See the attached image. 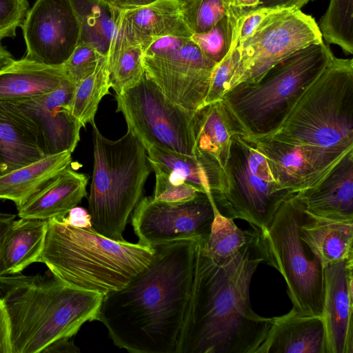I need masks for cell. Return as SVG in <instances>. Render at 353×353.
Instances as JSON below:
<instances>
[{
  "mask_svg": "<svg viewBox=\"0 0 353 353\" xmlns=\"http://www.w3.org/2000/svg\"><path fill=\"white\" fill-rule=\"evenodd\" d=\"M211 194L200 192L195 198L167 203L141 198L132 216L139 243L150 247L179 240L206 242L214 217Z\"/></svg>",
  "mask_w": 353,
  "mask_h": 353,
  "instance_id": "cell-13",
  "label": "cell"
},
{
  "mask_svg": "<svg viewBox=\"0 0 353 353\" xmlns=\"http://www.w3.org/2000/svg\"><path fill=\"white\" fill-rule=\"evenodd\" d=\"M192 35L178 1L157 0L138 8H117L115 29L111 41L137 45L143 50L155 38H190Z\"/></svg>",
  "mask_w": 353,
  "mask_h": 353,
  "instance_id": "cell-18",
  "label": "cell"
},
{
  "mask_svg": "<svg viewBox=\"0 0 353 353\" xmlns=\"http://www.w3.org/2000/svg\"><path fill=\"white\" fill-rule=\"evenodd\" d=\"M299 232L323 266L353 257V221L318 218L306 212Z\"/></svg>",
  "mask_w": 353,
  "mask_h": 353,
  "instance_id": "cell-27",
  "label": "cell"
},
{
  "mask_svg": "<svg viewBox=\"0 0 353 353\" xmlns=\"http://www.w3.org/2000/svg\"><path fill=\"white\" fill-rule=\"evenodd\" d=\"M272 319L268 334L256 353H328L321 316L302 314L292 308Z\"/></svg>",
  "mask_w": 353,
  "mask_h": 353,
  "instance_id": "cell-22",
  "label": "cell"
},
{
  "mask_svg": "<svg viewBox=\"0 0 353 353\" xmlns=\"http://www.w3.org/2000/svg\"><path fill=\"white\" fill-rule=\"evenodd\" d=\"M197 242L153 246L150 263L122 288L103 296L97 321L119 348L175 353L192 288Z\"/></svg>",
  "mask_w": 353,
  "mask_h": 353,
  "instance_id": "cell-2",
  "label": "cell"
},
{
  "mask_svg": "<svg viewBox=\"0 0 353 353\" xmlns=\"http://www.w3.org/2000/svg\"><path fill=\"white\" fill-rule=\"evenodd\" d=\"M152 247L110 239L94 228L48 221L39 263L64 283L103 296L126 285L151 261Z\"/></svg>",
  "mask_w": 353,
  "mask_h": 353,
  "instance_id": "cell-4",
  "label": "cell"
},
{
  "mask_svg": "<svg viewBox=\"0 0 353 353\" xmlns=\"http://www.w3.org/2000/svg\"><path fill=\"white\" fill-rule=\"evenodd\" d=\"M306 211L295 195L285 201L270 225L260 231L265 261L283 276L294 308L322 316L324 266L301 239Z\"/></svg>",
  "mask_w": 353,
  "mask_h": 353,
  "instance_id": "cell-8",
  "label": "cell"
},
{
  "mask_svg": "<svg viewBox=\"0 0 353 353\" xmlns=\"http://www.w3.org/2000/svg\"><path fill=\"white\" fill-rule=\"evenodd\" d=\"M318 26L327 43L353 53V0H330Z\"/></svg>",
  "mask_w": 353,
  "mask_h": 353,
  "instance_id": "cell-33",
  "label": "cell"
},
{
  "mask_svg": "<svg viewBox=\"0 0 353 353\" xmlns=\"http://www.w3.org/2000/svg\"><path fill=\"white\" fill-rule=\"evenodd\" d=\"M66 79L61 66L23 57L0 72V101L17 102L48 94Z\"/></svg>",
  "mask_w": 353,
  "mask_h": 353,
  "instance_id": "cell-25",
  "label": "cell"
},
{
  "mask_svg": "<svg viewBox=\"0 0 353 353\" xmlns=\"http://www.w3.org/2000/svg\"><path fill=\"white\" fill-rule=\"evenodd\" d=\"M92 126L94 165L88 196L93 228L114 241H125L123 233L130 216L141 199L150 172L143 144L127 130L110 140Z\"/></svg>",
  "mask_w": 353,
  "mask_h": 353,
  "instance_id": "cell-7",
  "label": "cell"
},
{
  "mask_svg": "<svg viewBox=\"0 0 353 353\" xmlns=\"http://www.w3.org/2000/svg\"><path fill=\"white\" fill-rule=\"evenodd\" d=\"M225 12L234 30L240 18L245 14L258 8L259 0H221Z\"/></svg>",
  "mask_w": 353,
  "mask_h": 353,
  "instance_id": "cell-41",
  "label": "cell"
},
{
  "mask_svg": "<svg viewBox=\"0 0 353 353\" xmlns=\"http://www.w3.org/2000/svg\"><path fill=\"white\" fill-rule=\"evenodd\" d=\"M353 257L324 266L322 318L328 353H353Z\"/></svg>",
  "mask_w": 353,
  "mask_h": 353,
  "instance_id": "cell-17",
  "label": "cell"
},
{
  "mask_svg": "<svg viewBox=\"0 0 353 353\" xmlns=\"http://www.w3.org/2000/svg\"><path fill=\"white\" fill-rule=\"evenodd\" d=\"M2 299V293H1V289H0V299Z\"/></svg>",
  "mask_w": 353,
  "mask_h": 353,
  "instance_id": "cell-48",
  "label": "cell"
},
{
  "mask_svg": "<svg viewBox=\"0 0 353 353\" xmlns=\"http://www.w3.org/2000/svg\"><path fill=\"white\" fill-rule=\"evenodd\" d=\"M88 176L70 166L17 207L22 219L48 221L65 217L87 196Z\"/></svg>",
  "mask_w": 353,
  "mask_h": 353,
  "instance_id": "cell-23",
  "label": "cell"
},
{
  "mask_svg": "<svg viewBox=\"0 0 353 353\" xmlns=\"http://www.w3.org/2000/svg\"><path fill=\"white\" fill-rule=\"evenodd\" d=\"M327 153L353 150V60L334 55L271 137Z\"/></svg>",
  "mask_w": 353,
  "mask_h": 353,
  "instance_id": "cell-6",
  "label": "cell"
},
{
  "mask_svg": "<svg viewBox=\"0 0 353 353\" xmlns=\"http://www.w3.org/2000/svg\"><path fill=\"white\" fill-rule=\"evenodd\" d=\"M249 139L264 154L274 181L294 193L316 185L347 154L327 153L270 138Z\"/></svg>",
  "mask_w": 353,
  "mask_h": 353,
  "instance_id": "cell-15",
  "label": "cell"
},
{
  "mask_svg": "<svg viewBox=\"0 0 353 353\" xmlns=\"http://www.w3.org/2000/svg\"><path fill=\"white\" fill-rule=\"evenodd\" d=\"M177 1L181 5V6H183L185 5L190 3V2L193 1L194 0H177Z\"/></svg>",
  "mask_w": 353,
  "mask_h": 353,
  "instance_id": "cell-47",
  "label": "cell"
},
{
  "mask_svg": "<svg viewBox=\"0 0 353 353\" xmlns=\"http://www.w3.org/2000/svg\"><path fill=\"white\" fill-rule=\"evenodd\" d=\"M281 10L283 9L258 7L242 16L234 30L229 53L232 52L239 43L251 37L266 17Z\"/></svg>",
  "mask_w": 353,
  "mask_h": 353,
  "instance_id": "cell-40",
  "label": "cell"
},
{
  "mask_svg": "<svg viewBox=\"0 0 353 353\" xmlns=\"http://www.w3.org/2000/svg\"><path fill=\"white\" fill-rule=\"evenodd\" d=\"M295 197L314 216L336 221H353V150L349 152L316 185Z\"/></svg>",
  "mask_w": 353,
  "mask_h": 353,
  "instance_id": "cell-19",
  "label": "cell"
},
{
  "mask_svg": "<svg viewBox=\"0 0 353 353\" xmlns=\"http://www.w3.org/2000/svg\"><path fill=\"white\" fill-rule=\"evenodd\" d=\"M220 192L212 199L220 212L248 222L261 231L281 204L294 196L274 179L267 160L245 134L232 137Z\"/></svg>",
  "mask_w": 353,
  "mask_h": 353,
  "instance_id": "cell-9",
  "label": "cell"
},
{
  "mask_svg": "<svg viewBox=\"0 0 353 353\" xmlns=\"http://www.w3.org/2000/svg\"><path fill=\"white\" fill-rule=\"evenodd\" d=\"M0 289L10 319L12 353L72 352L71 339L97 319L103 297L52 274L1 276Z\"/></svg>",
  "mask_w": 353,
  "mask_h": 353,
  "instance_id": "cell-3",
  "label": "cell"
},
{
  "mask_svg": "<svg viewBox=\"0 0 353 353\" xmlns=\"http://www.w3.org/2000/svg\"><path fill=\"white\" fill-rule=\"evenodd\" d=\"M144 148L150 167L155 166L181 176L201 193L213 196L221 192L223 169L211 157L198 152L196 156H189L156 145Z\"/></svg>",
  "mask_w": 353,
  "mask_h": 353,
  "instance_id": "cell-24",
  "label": "cell"
},
{
  "mask_svg": "<svg viewBox=\"0 0 353 353\" xmlns=\"http://www.w3.org/2000/svg\"><path fill=\"white\" fill-rule=\"evenodd\" d=\"M156 183L153 199L167 203H179L195 198L200 192L181 176L157 167L151 166Z\"/></svg>",
  "mask_w": 353,
  "mask_h": 353,
  "instance_id": "cell-36",
  "label": "cell"
},
{
  "mask_svg": "<svg viewBox=\"0 0 353 353\" xmlns=\"http://www.w3.org/2000/svg\"><path fill=\"white\" fill-rule=\"evenodd\" d=\"M182 8L192 34L208 31L225 15L221 0H194Z\"/></svg>",
  "mask_w": 353,
  "mask_h": 353,
  "instance_id": "cell-35",
  "label": "cell"
},
{
  "mask_svg": "<svg viewBox=\"0 0 353 353\" xmlns=\"http://www.w3.org/2000/svg\"><path fill=\"white\" fill-rule=\"evenodd\" d=\"M14 61L12 54L0 43V72L12 65Z\"/></svg>",
  "mask_w": 353,
  "mask_h": 353,
  "instance_id": "cell-46",
  "label": "cell"
},
{
  "mask_svg": "<svg viewBox=\"0 0 353 353\" xmlns=\"http://www.w3.org/2000/svg\"><path fill=\"white\" fill-rule=\"evenodd\" d=\"M14 218L0 213V277L39 263L44 246L48 221Z\"/></svg>",
  "mask_w": 353,
  "mask_h": 353,
  "instance_id": "cell-20",
  "label": "cell"
},
{
  "mask_svg": "<svg viewBox=\"0 0 353 353\" xmlns=\"http://www.w3.org/2000/svg\"><path fill=\"white\" fill-rule=\"evenodd\" d=\"M321 41L314 19L301 10L283 9L268 16L251 37L237 46L239 63L227 91L240 83L257 81L294 52Z\"/></svg>",
  "mask_w": 353,
  "mask_h": 353,
  "instance_id": "cell-12",
  "label": "cell"
},
{
  "mask_svg": "<svg viewBox=\"0 0 353 353\" xmlns=\"http://www.w3.org/2000/svg\"><path fill=\"white\" fill-rule=\"evenodd\" d=\"M105 1H108L110 3H111V1H112V0H105Z\"/></svg>",
  "mask_w": 353,
  "mask_h": 353,
  "instance_id": "cell-49",
  "label": "cell"
},
{
  "mask_svg": "<svg viewBox=\"0 0 353 353\" xmlns=\"http://www.w3.org/2000/svg\"><path fill=\"white\" fill-rule=\"evenodd\" d=\"M75 84L67 78L53 91L16 103L36 124L44 154L72 153L83 125L73 115L70 103Z\"/></svg>",
  "mask_w": 353,
  "mask_h": 353,
  "instance_id": "cell-16",
  "label": "cell"
},
{
  "mask_svg": "<svg viewBox=\"0 0 353 353\" xmlns=\"http://www.w3.org/2000/svg\"><path fill=\"white\" fill-rule=\"evenodd\" d=\"M29 10L28 0H0V41L16 36Z\"/></svg>",
  "mask_w": 353,
  "mask_h": 353,
  "instance_id": "cell-39",
  "label": "cell"
},
{
  "mask_svg": "<svg viewBox=\"0 0 353 353\" xmlns=\"http://www.w3.org/2000/svg\"><path fill=\"white\" fill-rule=\"evenodd\" d=\"M45 156L34 122L16 103L0 101V176Z\"/></svg>",
  "mask_w": 353,
  "mask_h": 353,
  "instance_id": "cell-21",
  "label": "cell"
},
{
  "mask_svg": "<svg viewBox=\"0 0 353 353\" xmlns=\"http://www.w3.org/2000/svg\"><path fill=\"white\" fill-rule=\"evenodd\" d=\"M259 7L281 8L288 10H301L308 2L314 0H259Z\"/></svg>",
  "mask_w": 353,
  "mask_h": 353,
  "instance_id": "cell-44",
  "label": "cell"
},
{
  "mask_svg": "<svg viewBox=\"0 0 353 353\" xmlns=\"http://www.w3.org/2000/svg\"><path fill=\"white\" fill-rule=\"evenodd\" d=\"M143 50L137 45L111 41L107 54L110 87L116 94L134 86L145 74Z\"/></svg>",
  "mask_w": 353,
  "mask_h": 353,
  "instance_id": "cell-30",
  "label": "cell"
},
{
  "mask_svg": "<svg viewBox=\"0 0 353 353\" xmlns=\"http://www.w3.org/2000/svg\"><path fill=\"white\" fill-rule=\"evenodd\" d=\"M196 245L191 292L175 353H256L272 318L252 308V276L265 261L260 231L232 257L218 263Z\"/></svg>",
  "mask_w": 353,
  "mask_h": 353,
  "instance_id": "cell-1",
  "label": "cell"
},
{
  "mask_svg": "<svg viewBox=\"0 0 353 353\" xmlns=\"http://www.w3.org/2000/svg\"><path fill=\"white\" fill-rule=\"evenodd\" d=\"M233 37V28L225 15L208 31L193 34L190 39L210 60L219 63L229 53Z\"/></svg>",
  "mask_w": 353,
  "mask_h": 353,
  "instance_id": "cell-34",
  "label": "cell"
},
{
  "mask_svg": "<svg viewBox=\"0 0 353 353\" xmlns=\"http://www.w3.org/2000/svg\"><path fill=\"white\" fill-rule=\"evenodd\" d=\"M79 25V43L107 56L115 29L117 8L105 0H70Z\"/></svg>",
  "mask_w": 353,
  "mask_h": 353,
  "instance_id": "cell-29",
  "label": "cell"
},
{
  "mask_svg": "<svg viewBox=\"0 0 353 353\" xmlns=\"http://www.w3.org/2000/svg\"><path fill=\"white\" fill-rule=\"evenodd\" d=\"M157 0H112L111 3L119 8H133L150 4Z\"/></svg>",
  "mask_w": 353,
  "mask_h": 353,
  "instance_id": "cell-45",
  "label": "cell"
},
{
  "mask_svg": "<svg viewBox=\"0 0 353 353\" xmlns=\"http://www.w3.org/2000/svg\"><path fill=\"white\" fill-rule=\"evenodd\" d=\"M64 223L76 228H92L91 216L88 210L76 206L68 212L65 217L61 219Z\"/></svg>",
  "mask_w": 353,
  "mask_h": 353,
  "instance_id": "cell-43",
  "label": "cell"
},
{
  "mask_svg": "<svg viewBox=\"0 0 353 353\" xmlns=\"http://www.w3.org/2000/svg\"><path fill=\"white\" fill-rule=\"evenodd\" d=\"M105 56L92 46L79 43L70 57L61 65L65 77L77 85L91 75Z\"/></svg>",
  "mask_w": 353,
  "mask_h": 353,
  "instance_id": "cell-37",
  "label": "cell"
},
{
  "mask_svg": "<svg viewBox=\"0 0 353 353\" xmlns=\"http://www.w3.org/2000/svg\"><path fill=\"white\" fill-rule=\"evenodd\" d=\"M239 59V52L236 48L216 65L212 74L204 105L223 99L228 89L230 81L238 67Z\"/></svg>",
  "mask_w": 353,
  "mask_h": 353,
  "instance_id": "cell-38",
  "label": "cell"
},
{
  "mask_svg": "<svg viewBox=\"0 0 353 353\" xmlns=\"http://www.w3.org/2000/svg\"><path fill=\"white\" fill-rule=\"evenodd\" d=\"M21 28L25 57L44 65H61L79 44V25L70 0H37Z\"/></svg>",
  "mask_w": 353,
  "mask_h": 353,
  "instance_id": "cell-14",
  "label": "cell"
},
{
  "mask_svg": "<svg viewBox=\"0 0 353 353\" xmlns=\"http://www.w3.org/2000/svg\"><path fill=\"white\" fill-rule=\"evenodd\" d=\"M0 353H12L11 323L3 299H0Z\"/></svg>",
  "mask_w": 353,
  "mask_h": 353,
  "instance_id": "cell-42",
  "label": "cell"
},
{
  "mask_svg": "<svg viewBox=\"0 0 353 353\" xmlns=\"http://www.w3.org/2000/svg\"><path fill=\"white\" fill-rule=\"evenodd\" d=\"M233 220L222 214L215 204L210 232L203 246L207 254L216 262H223L232 257L254 234V227L251 230H242Z\"/></svg>",
  "mask_w": 353,
  "mask_h": 353,
  "instance_id": "cell-32",
  "label": "cell"
},
{
  "mask_svg": "<svg viewBox=\"0 0 353 353\" xmlns=\"http://www.w3.org/2000/svg\"><path fill=\"white\" fill-rule=\"evenodd\" d=\"M72 153L46 155L30 164L0 176V199L9 200L17 207L23 203L72 162Z\"/></svg>",
  "mask_w": 353,
  "mask_h": 353,
  "instance_id": "cell-28",
  "label": "cell"
},
{
  "mask_svg": "<svg viewBox=\"0 0 353 353\" xmlns=\"http://www.w3.org/2000/svg\"><path fill=\"white\" fill-rule=\"evenodd\" d=\"M110 74L107 58L104 57L95 71L75 85L70 103L73 115L83 128L94 121L98 106L103 97L109 94Z\"/></svg>",
  "mask_w": 353,
  "mask_h": 353,
  "instance_id": "cell-31",
  "label": "cell"
},
{
  "mask_svg": "<svg viewBox=\"0 0 353 353\" xmlns=\"http://www.w3.org/2000/svg\"><path fill=\"white\" fill-rule=\"evenodd\" d=\"M333 56L323 41L312 43L270 68L257 81L236 85L222 100L246 137H270Z\"/></svg>",
  "mask_w": 353,
  "mask_h": 353,
  "instance_id": "cell-5",
  "label": "cell"
},
{
  "mask_svg": "<svg viewBox=\"0 0 353 353\" xmlns=\"http://www.w3.org/2000/svg\"><path fill=\"white\" fill-rule=\"evenodd\" d=\"M194 133L196 152L211 157L223 169L228 159L232 137L245 135L222 99L195 111Z\"/></svg>",
  "mask_w": 353,
  "mask_h": 353,
  "instance_id": "cell-26",
  "label": "cell"
},
{
  "mask_svg": "<svg viewBox=\"0 0 353 353\" xmlns=\"http://www.w3.org/2000/svg\"><path fill=\"white\" fill-rule=\"evenodd\" d=\"M145 74L174 103L196 111L204 105L212 72L218 63L190 38H155L143 51Z\"/></svg>",
  "mask_w": 353,
  "mask_h": 353,
  "instance_id": "cell-11",
  "label": "cell"
},
{
  "mask_svg": "<svg viewBox=\"0 0 353 353\" xmlns=\"http://www.w3.org/2000/svg\"><path fill=\"white\" fill-rule=\"evenodd\" d=\"M117 112L123 115L128 130L143 144L156 145L196 156L195 111L166 97L145 74L134 86L115 94Z\"/></svg>",
  "mask_w": 353,
  "mask_h": 353,
  "instance_id": "cell-10",
  "label": "cell"
}]
</instances>
